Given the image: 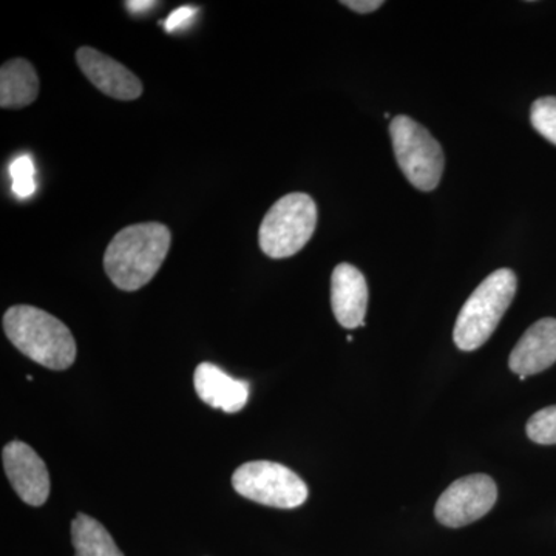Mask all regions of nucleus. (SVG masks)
I'll return each instance as SVG.
<instances>
[{"label": "nucleus", "mask_w": 556, "mask_h": 556, "mask_svg": "<svg viewBox=\"0 0 556 556\" xmlns=\"http://www.w3.org/2000/svg\"><path fill=\"white\" fill-rule=\"evenodd\" d=\"M232 485L239 495L263 506L295 508L308 500V486L291 468L254 460L237 468Z\"/></svg>", "instance_id": "6"}, {"label": "nucleus", "mask_w": 556, "mask_h": 556, "mask_svg": "<svg viewBox=\"0 0 556 556\" xmlns=\"http://www.w3.org/2000/svg\"><path fill=\"white\" fill-rule=\"evenodd\" d=\"M76 62L87 79L113 100L135 101L141 97L142 90H144L141 80L135 73L91 47H80L76 51Z\"/></svg>", "instance_id": "9"}, {"label": "nucleus", "mask_w": 556, "mask_h": 556, "mask_svg": "<svg viewBox=\"0 0 556 556\" xmlns=\"http://www.w3.org/2000/svg\"><path fill=\"white\" fill-rule=\"evenodd\" d=\"M197 13H199V10L193 9V7H181V9L175 10L174 13L167 17L166 30L172 33L178 30V28L186 27V25L192 22Z\"/></svg>", "instance_id": "18"}, {"label": "nucleus", "mask_w": 556, "mask_h": 556, "mask_svg": "<svg viewBox=\"0 0 556 556\" xmlns=\"http://www.w3.org/2000/svg\"><path fill=\"white\" fill-rule=\"evenodd\" d=\"M316 226V201L308 193H289L263 218L258 230L260 248L270 258L292 257L308 244Z\"/></svg>", "instance_id": "4"}, {"label": "nucleus", "mask_w": 556, "mask_h": 556, "mask_svg": "<svg viewBox=\"0 0 556 556\" xmlns=\"http://www.w3.org/2000/svg\"><path fill=\"white\" fill-rule=\"evenodd\" d=\"M39 78L27 60L16 58L0 68V108L22 109L38 100Z\"/></svg>", "instance_id": "13"}, {"label": "nucleus", "mask_w": 556, "mask_h": 556, "mask_svg": "<svg viewBox=\"0 0 556 556\" xmlns=\"http://www.w3.org/2000/svg\"><path fill=\"white\" fill-rule=\"evenodd\" d=\"M195 391L208 407L223 409L225 413H239L247 407L249 382L230 378L217 365L200 364L193 376Z\"/></svg>", "instance_id": "12"}, {"label": "nucleus", "mask_w": 556, "mask_h": 556, "mask_svg": "<svg viewBox=\"0 0 556 556\" xmlns=\"http://www.w3.org/2000/svg\"><path fill=\"white\" fill-rule=\"evenodd\" d=\"M7 338L42 367L64 371L76 361V340L60 318L35 306H11L3 316Z\"/></svg>", "instance_id": "2"}, {"label": "nucleus", "mask_w": 556, "mask_h": 556, "mask_svg": "<svg viewBox=\"0 0 556 556\" xmlns=\"http://www.w3.org/2000/svg\"><path fill=\"white\" fill-rule=\"evenodd\" d=\"M72 543L75 556H124L109 530L86 514L72 521Z\"/></svg>", "instance_id": "14"}, {"label": "nucleus", "mask_w": 556, "mask_h": 556, "mask_svg": "<svg viewBox=\"0 0 556 556\" xmlns=\"http://www.w3.org/2000/svg\"><path fill=\"white\" fill-rule=\"evenodd\" d=\"M518 278L511 269H497L468 298L457 316L453 340L460 351L484 345L503 320L517 294Z\"/></svg>", "instance_id": "3"}, {"label": "nucleus", "mask_w": 556, "mask_h": 556, "mask_svg": "<svg viewBox=\"0 0 556 556\" xmlns=\"http://www.w3.org/2000/svg\"><path fill=\"white\" fill-rule=\"evenodd\" d=\"M527 437L541 445L556 444V405L540 409L527 422Z\"/></svg>", "instance_id": "15"}, {"label": "nucleus", "mask_w": 556, "mask_h": 556, "mask_svg": "<svg viewBox=\"0 0 556 556\" xmlns=\"http://www.w3.org/2000/svg\"><path fill=\"white\" fill-rule=\"evenodd\" d=\"M390 137L399 167L422 192L438 188L444 174V152L426 127L409 116L399 115L390 124Z\"/></svg>", "instance_id": "5"}, {"label": "nucleus", "mask_w": 556, "mask_h": 556, "mask_svg": "<svg viewBox=\"0 0 556 556\" xmlns=\"http://www.w3.org/2000/svg\"><path fill=\"white\" fill-rule=\"evenodd\" d=\"M2 460L17 496L28 506H43L50 495V475L38 453L24 442L13 441L3 447Z\"/></svg>", "instance_id": "8"}, {"label": "nucleus", "mask_w": 556, "mask_h": 556, "mask_svg": "<svg viewBox=\"0 0 556 556\" xmlns=\"http://www.w3.org/2000/svg\"><path fill=\"white\" fill-rule=\"evenodd\" d=\"M331 306L343 328L364 327L368 309V285L356 266L350 263L336 266L331 277Z\"/></svg>", "instance_id": "10"}, {"label": "nucleus", "mask_w": 556, "mask_h": 556, "mask_svg": "<svg viewBox=\"0 0 556 556\" xmlns=\"http://www.w3.org/2000/svg\"><path fill=\"white\" fill-rule=\"evenodd\" d=\"M497 500V486L486 475H470L457 479L438 500L434 515L445 527L471 525L485 517Z\"/></svg>", "instance_id": "7"}, {"label": "nucleus", "mask_w": 556, "mask_h": 556, "mask_svg": "<svg viewBox=\"0 0 556 556\" xmlns=\"http://www.w3.org/2000/svg\"><path fill=\"white\" fill-rule=\"evenodd\" d=\"M170 243V229L161 223L127 226L105 249V274L121 291H138L156 276L169 254Z\"/></svg>", "instance_id": "1"}, {"label": "nucleus", "mask_w": 556, "mask_h": 556, "mask_svg": "<svg viewBox=\"0 0 556 556\" xmlns=\"http://www.w3.org/2000/svg\"><path fill=\"white\" fill-rule=\"evenodd\" d=\"M342 5L356 11V13L367 14L379 10L383 5L382 0H343Z\"/></svg>", "instance_id": "19"}, {"label": "nucleus", "mask_w": 556, "mask_h": 556, "mask_svg": "<svg viewBox=\"0 0 556 556\" xmlns=\"http://www.w3.org/2000/svg\"><path fill=\"white\" fill-rule=\"evenodd\" d=\"M530 121L541 137L556 146V98H541L533 102Z\"/></svg>", "instance_id": "16"}, {"label": "nucleus", "mask_w": 556, "mask_h": 556, "mask_svg": "<svg viewBox=\"0 0 556 556\" xmlns=\"http://www.w3.org/2000/svg\"><path fill=\"white\" fill-rule=\"evenodd\" d=\"M127 10L130 11V13L139 14L144 13V11H148L150 9H153V7L159 5V2H126Z\"/></svg>", "instance_id": "20"}, {"label": "nucleus", "mask_w": 556, "mask_h": 556, "mask_svg": "<svg viewBox=\"0 0 556 556\" xmlns=\"http://www.w3.org/2000/svg\"><path fill=\"white\" fill-rule=\"evenodd\" d=\"M10 177L13 179V192L20 199H28L35 193V164L30 156L14 160L10 166Z\"/></svg>", "instance_id": "17"}, {"label": "nucleus", "mask_w": 556, "mask_h": 556, "mask_svg": "<svg viewBox=\"0 0 556 556\" xmlns=\"http://www.w3.org/2000/svg\"><path fill=\"white\" fill-rule=\"evenodd\" d=\"M556 362V318L538 320L527 329L508 358V367L519 378L538 375Z\"/></svg>", "instance_id": "11"}]
</instances>
